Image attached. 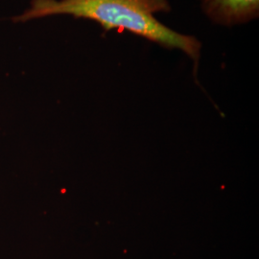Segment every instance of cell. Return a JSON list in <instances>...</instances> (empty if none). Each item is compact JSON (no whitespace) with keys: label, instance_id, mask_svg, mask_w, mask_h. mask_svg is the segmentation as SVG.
Wrapping results in <instances>:
<instances>
[{"label":"cell","instance_id":"6da1fadb","mask_svg":"<svg viewBox=\"0 0 259 259\" xmlns=\"http://www.w3.org/2000/svg\"><path fill=\"white\" fill-rule=\"evenodd\" d=\"M169 11L167 0H32L30 8L14 20L25 22L54 15L92 19L106 31H128L160 47L180 49L197 62L201 55V42L156 19V13Z\"/></svg>","mask_w":259,"mask_h":259},{"label":"cell","instance_id":"7a4b0ae2","mask_svg":"<svg viewBox=\"0 0 259 259\" xmlns=\"http://www.w3.org/2000/svg\"><path fill=\"white\" fill-rule=\"evenodd\" d=\"M204 14L213 22L232 26L258 17L259 0H201Z\"/></svg>","mask_w":259,"mask_h":259}]
</instances>
